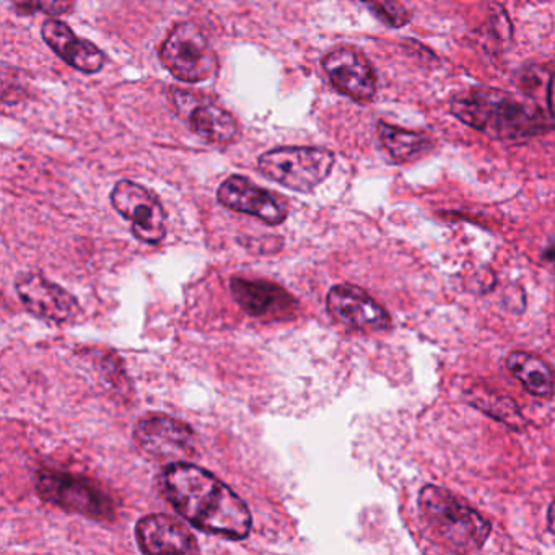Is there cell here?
I'll return each mask as SVG.
<instances>
[{"label":"cell","instance_id":"1","mask_svg":"<svg viewBox=\"0 0 555 555\" xmlns=\"http://www.w3.org/2000/svg\"><path fill=\"white\" fill-rule=\"evenodd\" d=\"M162 486L175 509L194 528L233 541H242L251 532L248 506L216 474L178 461L165 467Z\"/></svg>","mask_w":555,"mask_h":555},{"label":"cell","instance_id":"2","mask_svg":"<svg viewBox=\"0 0 555 555\" xmlns=\"http://www.w3.org/2000/svg\"><path fill=\"white\" fill-rule=\"evenodd\" d=\"M451 113L464 125L499 141L519 142L554 128L555 116L535 105L495 90H470L454 96Z\"/></svg>","mask_w":555,"mask_h":555},{"label":"cell","instance_id":"3","mask_svg":"<svg viewBox=\"0 0 555 555\" xmlns=\"http://www.w3.org/2000/svg\"><path fill=\"white\" fill-rule=\"evenodd\" d=\"M418 509L435 538L451 551H479L489 538L490 522L443 487H424L418 495Z\"/></svg>","mask_w":555,"mask_h":555},{"label":"cell","instance_id":"4","mask_svg":"<svg viewBox=\"0 0 555 555\" xmlns=\"http://www.w3.org/2000/svg\"><path fill=\"white\" fill-rule=\"evenodd\" d=\"M158 60L175 79L186 83L209 82L220 69L209 38L193 22H181L170 31L158 51Z\"/></svg>","mask_w":555,"mask_h":555},{"label":"cell","instance_id":"5","mask_svg":"<svg viewBox=\"0 0 555 555\" xmlns=\"http://www.w3.org/2000/svg\"><path fill=\"white\" fill-rule=\"evenodd\" d=\"M38 495L66 512L77 513L96 521L115 518V500L89 477L63 470L43 469L37 474Z\"/></svg>","mask_w":555,"mask_h":555},{"label":"cell","instance_id":"6","mask_svg":"<svg viewBox=\"0 0 555 555\" xmlns=\"http://www.w3.org/2000/svg\"><path fill=\"white\" fill-rule=\"evenodd\" d=\"M334 154L320 147H279L258 158L262 177L295 193L317 190L334 167Z\"/></svg>","mask_w":555,"mask_h":555},{"label":"cell","instance_id":"7","mask_svg":"<svg viewBox=\"0 0 555 555\" xmlns=\"http://www.w3.org/2000/svg\"><path fill=\"white\" fill-rule=\"evenodd\" d=\"M113 209L132 223L139 242L158 245L167 235V212L160 199L142 184L121 180L109 194Z\"/></svg>","mask_w":555,"mask_h":555},{"label":"cell","instance_id":"8","mask_svg":"<svg viewBox=\"0 0 555 555\" xmlns=\"http://www.w3.org/2000/svg\"><path fill=\"white\" fill-rule=\"evenodd\" d=\"M171 100L178 116L197 138L219 147L238 141L240 125L235 116L214 100L181 89H171Z\"/></svg>","mask_w":555,"mask_h":555},{"label":"cell","instance_id":"9","mask_svg":"<svg viewBox=\"0 0 555 555\" xmlns=\"http://www.w3.org/2000/svg\"><path fill=\"white\" fill-rule=\"evenodd\" d=\"M134 440L154 460L178 463L194 456L196 434L190 425L167 415L142 418L134 428Z\"/></svg>","mask_w":555,"mask_h":555},{"label":"cell","instance_id":"10","mask_svg":"<svg viewBox=\"0 0 555 555\" xmlns=\"http://www.w3.org/2000/svg\"><path fill=\"white\" fill-rule=\"evenodd\" d=\"M18 298L35 317L50 323L66 324L79 320L80 305L61 285L48 281L38 272H25L15 282Z\"/></svg>","mask_w":555,"mask_h":555},{"label":"cell","instance_id":"11","mask_svg":"<svg viewBox=\"0 0 555 555\" xmlns=\"http://www.w3.org/2000/svg\"><path fill=\"white\" fill-rule=\"evenodd\" d=\"M217 201L227 209L256 217L266 225H281L288 217V204L282 196L256 186L240 175H232L220 184Z\"/></svg>","mask_w":555,"mask_h":555},{"label":"cell","instance_id":"12","mask_svg":"<svg viewBox=\"0 0 555 555\" xmlns=\"http://www.w3.org/2000/svg\"><path fill=\"white\" fill-rule=\"evenodd\" d=\"M326 307L333 320L347 330L376 333L388 330L391 324L388 311L356 285L340 284L331 288Z\"/></svg>","mask_w":555,"mask_h":555},{"label":"cell","instance_id":"13","mask_svg":"<svg viewBox=\"0 0 555 555\" xmlns=\"http://www.w3.org/2000/svg\"><path fill=\"white\" fill-rule=\"evenodd\" d=\"M334 89L353 102L365 103L375 96L376 73L372 63L360 51L352 48H334L321 61Z\"/></svg>","mask_w":555,"mask_h":555},{"label":"cell","instance_id":"14","mask_svg":"<svg viewBox=\"0 0 555 555\" xmlns=\"http://www.w3.org/2000/svg\"><path fill=\"white\" fill-rule=\"evenodd\" d=\"M135 541L144 554H194L199 552L193 532L173 516L149 515L135 525Z\"/></svg>","mask_w":555,"mask_h":555},{"label":"cell","instance_id":"15","mask_svg":"<svg viewBox=\"0 0 555 555\" xmlns=\"http://www.w3.org/2000/svg\"><path fill=\"white\" fill-rule=\"evenodd\" d=\"M230 291L249 317L285 320L298 307L297 300L274 282L236 278L230 282Z\"/></svg>","mask_w":555,"mask_h":555},{"label":"cell","instance_id":"16","mask_svg":"<svg viewBox=\"0 0 555 555\" xmlns=\"http://www.w3.org/2000/svg\"><path fill=\"white\" fill-rule=\"evenodd\" d=\"M44 43L73 69L92 76L105 66L106 56L92 41L74 34L73 28L56 18H48L41 28Z\"/></svg>","mask_w":555,"mask_h":555},{"label":"cell","instance_id":"17","mask_svg":"<svg viewBox=\"0 0 555 555\" xmlns=\"http://www.w3.org/2000/svg\"><path fill=\"white\" fill-rule=\"evenodd\" d=\"M506 369L532 396L548 398L554 395L555 372L541 357L516 350L506 357Z\"/></svg>","mask_w":555,"mask_h":555},{"label":"cell","instance_id":"18","mask_svg":"<svg viewBox=\"0 0 555 555\" xmlns=\"http://www.w3.org/2000/svg\"><path fill=\"white\" fill-rule=\"evenodd\" d=\"M376 131H378L383 147L398 164L415 160L434 147L427 135L421 134V132L405 131V129L396 128L388 122L379 121L376 125Z\"/></svg>","mask_w":555,"mask_h":555},{"label":"cell","instance_id":"19","mask_svg":"<svg viewBox=\"0 0 555 555\" xmlns=\"http://www.w3.org/2000/svg\"><path fill=\"white\" fill-rule=\"evenodd\" d=\"M77 0H12V8L22 17L47 14L51 18L70 14L76 9Z\"/></svg>","mask_w":555,"mask_h":555},{"label":"cell","instance_id":"20","mask_svg":"<svg viewBox=\"0 0 555 555\" xmlns=\"http://www.w3.org/2000/svg\"><path fill=\"white\" fill-rule=\"evenodd\" d=\"M359 2L366 5L375 17L391 28L404 27L411 18L401 0H359Z\"/></svg>","mask_w":555,"mask_h":555},{"label":"cell","instance_id":"21","mask_svg":"<svg viewBox=\"0 0 555 555\" xmlns=\"http://www.w3.org/2000/svg\"><path fill=\"white\" fill-rule=\"evenodd\" d=\"M547 525L548 529H551V531L555 534V502L548 506Z\"/></svg>","mask_w":555,"mask_h":555},{"label":"cell","instance_id":"22","mask_svg":"<svg viewBox=\"0 0 555 555\" xmlns=\"http://www.w3.org/2000/svg\"><path fill=\"white\" fill-rule=\"evenodd\" d=\"M544 259L555 266V240L548 245V248L545 249Z\"/></svg>","mask_w":555,"mask_h":555}]
</instances>
